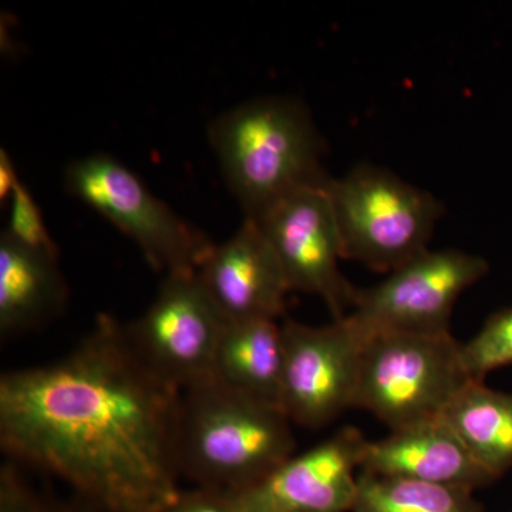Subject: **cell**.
Segmentation results:
<instances>
[{"instance_id":"ac0fdd59","label":"cell","mask_w":512,"mask_h":512,"mask_svg":"<svg viewBox=\"0 0 512 512\" xmlns=\"http://www.w3.org/2000/svg\"><path fill=\"white\" fill-rule=\"evenodd\" d=\"M464 369L473 382L500 367L512 365V306L495 312L483 329L466 345H461Z\"/></svg>"},{"instance_id":"44dd1931","label":"cell","mask_w":512,"mask_h":512,"mask_svg":"<svg viewBox=\"0 0 512 512\" xmlns=\"http://www.w3.org/2000/svg\"><path fill=\"white\" fill-rule=\"evenodd\" d=\"M161 512H242L231 495L208 488L181 491Z\"/></svg>"},{"instance_id":"6da1fadb","label":"cell","mask_w":512,"mask_h":512,"mask_svg":"<svg viewBox=\"0 0 512 512\" xmlns=\"http://www.w3.org/2000/svg\"><path fill=\"white\" fill-rule=\"evenodd\" d=\"M180 400L138 355L126 325L101 313L62 359L3 373L0 447L96 512H161L181 493Z\"/></svg>"},{"instance_id":"ba28073f","label":"cell","mask_w":512,"mask_h":512,"mask_svg":"<svg viewBox=\"0 0 512 512\" xmlns=\"http://www.w3.org/2000/svg\"><path fill=\"white\" fill-rule=\"evenodd\" d=\"M227 323L198 272H181L165 275L153 303L126 329L141 359L183 392L214 376Z\"/></svg>"},{"instance_id":"5bb4252c","label":"cell","mask_w":512,"mask_h":512,"mask_svg":"<svg viewBox=\"0 0 512 512\" xmlns=\"http://www.w3.org/2000/svg\"><path fill=\"white\" fill-rule=\"evenodd\" d=\"M59 256L0 238V333L3 338L40 328L63 311L67 285Z\"/></svg>"},{"instance_id":"4fadbf2b","label":"cell","mask_w":512,"mask_h":512,"mask_svg":"<svg viewBox=\"0 0 512 512\" xmlns=\"http://www.w3.org/2000/svg\"><path fill=\"white\" fill-rule=\"evenodd\" d=\"M360 470L473 491L495 481L443 417L393 430L383 440L367 441Z\"/></svg>"},{"instance_id":"ffe728a7","label":"cell","mask_w":512,"mask_h":512,"mask_svg":"<svg viewBox=\"0 0 512 512\" xmlns=\"http://www.w3.org/2000/svg\"><path fill=\"white\" fill-rule=\"evenodd\" d=\"M0 512H96L84 504L82 510L56 503L50 498L36 493L20 477L18 467L5 464L0 470Z\"/></svg>"},{"instance_id":"7c38bea8","label":"cell","mask_w":512,"mask_h":512,"mask_svg":"<svg viewBox=\"0 0 512 512\" xmlns=\"http://www.w3.org/2000/svg\"><path fill=\"white\" fill-rule=\"evenodd\" d=\"M197 272L227 322L278 320L285 313L291 289L284 269L251 218L228 241L215 244Z\"/></svg>"},{"instance_id":"52a82bcc","label":"cell","mask_w":512,"mask_h":512,"mask_svg":"<svg viewBox=\"0 0 512 512\" xmlns=\"http://www.w3.org/2000/svg\"><path fill=\"white\" fill-rule=\"evenodd\" d=\"M282 333L281 409L289 420L318 429L355 407L363 352L372 333L350 313L323 326L288 319Z\"/></svg>"},{"instance_id":"9a60e30c","label":"cell","mask_w":512,"mask_h":512,"mask_svg":"<svg viewBox=\"0 0 512 512\" xmlns=\"http://www.w3.org/2000/svg\"><path fill=\"white\" fill-rule=\"evenodd\" d=\"M284 333L278 320L228 322L222 335L214 377L239 392L281 407Z\"/></svg>"},{"instance_id":"277c9868","label":"cell","mask_w":512,"mask_h":512,"mask_svg":"<svg viewBox=\"0 0 512 512\" xmlns=\"http://www.w3.org/2000/svg\"><path fill=\"white\" fill-rule=\"evenodd\" d=\"M343 259L362 262L375 272H393L427 251L443 214L430 192L396 174L360 164L330 183Z\"/></svg>"},{"instance_id":"e0dca14e","label":"cell","mask_w":512,"mask_h":512,"mask_svg":"<svg viewBox=\"0 0 512 512\" xmlns=\"http://www.w3.org/2000/svg\"><path fill=\"white\" fill-rule=\"evenodd\" d=\"M352 512H485L473 490L360 473Z\"/></svg>"},{"instance_id":"d6986e66","label":"cell","mask_w":512,"mask_h":512,"mask_svg":"<svg viewBox=\"0 0 512 512\" xmlns=\"http://www.w3.org/2000/svg\"><path fill=\"white\" fill-rule=\"evenodd\" d=\"M8 228L3 234L23 247L59 256V248L53 241L42 211L25 184L19 183L9 198Z\"/></svg>"},{"instance_id":"30bf717a","label":"cell","mask_w":512,"mask_h":512,"mask_svg":"<svg viewBox=\"0 0 512 512\" xmlns=\"http://www.w3.org/2000/svg\"><path fill=\"white\" fill-rule=\"evenodd\" d=\"M332 180L293 191L251 220L274 248L289 289L318 295L336 320L349 315L357 289L339 269L343 245L330 197Z\"/></svg>"},{"instance_id":"9c48e42d","label":"cell","mask_w":512,"mask_h":512,"mask_svg":"<svg viewBox=\"0 0 512 512\" xmlns=\"http://www.w3.org/2000/svg\"><path fill=\"white\" fill-rule=\"evenodd\" d=\"M488 269L481 256L427 249L390 272L382 284L357 289L350 315L370 333L447 335L458 296Z\"/></svg>"},{"instance_id":"2e32d148","label":"cell","mask_w":512,"mask_h":512,"mask_svg":"<svg viewBox=\"0 0 512 512\" xmlns=\"http://www.w3.org/2000/svg\"><path fill=\"white\" fill-rule=\"evenodd\" d=\"M468 453L498 480L512 467V394L470 382L441 414Z\"/></svg>"},{"instance_id":"8992f818","label":"cell","mask_w":512,"mask_h":512,"mask_svg":"<svg viewBox=\"0 0 512 512\" xmlns=\"http://www.w3.org/2000/svg\"><path fill=\"white\" fill-rule=\"evenodd\" d=\"M64 188L133 239L151 268L165 275L197 272L214 242L185 221L126 165L107 154L79 158Z\"/></svg>"},{"instance_id":"5b68a950","label":"cell","mask_w":512,"mask_h":512,"mask_svg":"<svg viewBox=\"0 0 512 512\" xmlns=\"http://www.w3.org/2000/svg\"><path fill=\"white\" fill-rule=\"evenodd\" d=\"M461 345L447 335L377 332L367 340L355 407L390 429L437 419L468 383Z\"/></svg>"},{"instance_id":"3957f363","label":"cell","mask_w":512,"mask_h":512,"mask_svg":"<svg viewBox=\"0 0 512 512\" xmlns=\"http://www.w3.org/2000/svg\"><path fill=\"white\" fill-rule=\"evenodd\" d=\"M208 136L245 218L259 217L293 191L332 180L322 165L325 141L301 101H247L212 121Z\"/></svg>"},{"instance_id":"7402d4cb","label":"cell","mask_w":512,"mask_h":512,"mask_svg":"<svg viewBox=\"0 0 512 512\" xmlns=\"http://www.w3.org/2000/svg\"><path fill=\"white\" fill-rule=\"evenodd\" d=\"M20 180L16 173L15 164L10 158L8 151H0V198H10L12 192L18 187Z\"/></svg>"},{"instance_id":"7a4b0ae2","label":"cell","mask_w":512,"mask_h":512,"mask_svg":"<svg viewBox=\"0 0 512 512\" xmlns=\"http://www.w3.org/2000/svg\"><path fill=\"white\" fill-rule=\"evenodd\" d=\"M291 424L281 407L212 376L181 392L180 473L200 488L241 493L293 456Z\"/></svg>"},{"instance_id":"8fae6325","label":"cell","mask_w":512,"mask_h":512,"mask_svg":"<svg viewBox=\"0 0 512 512\" xmlns=\"http://www.w3.org/2000/svg\"><path fill=\"white\" fill-rule=\"evenodd\" d=\"M366 444L355 427H343L232 500L242 512H352Z\"/></svg>"}]
</instances>
